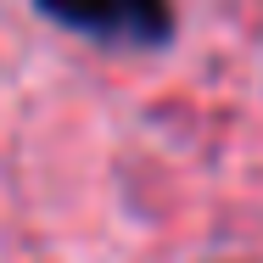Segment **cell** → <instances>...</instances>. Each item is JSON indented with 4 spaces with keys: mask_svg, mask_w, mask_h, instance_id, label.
Returning <instances> with one entry per match:
<instances>
[{
    "mask_svg": "<svg viewBox=\"0 0 263 263\" xmlns=\"http://www.w3.org/2000/svg\"><path fill=\"white\" fill-rule=\"evenodd\" d=\"M51 23L90 34V40H135L162 45L174 34V6L168 0H34Z\"/></svg>",
    "mask_w": 263,
    "mask_h": 263,
    "instance_id": "cell-1",
    "label": "cell"
}]
</instances>
